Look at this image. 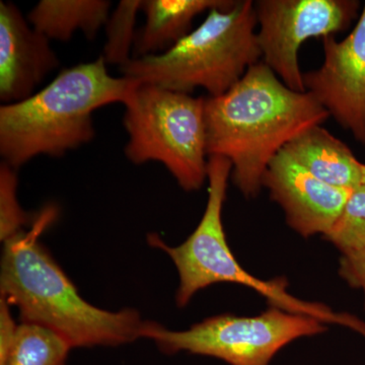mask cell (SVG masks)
Instances as JSON below:
<instances>
[{
    "label": "cell",
    "instance_id": "1",
    "mask_svg": "<svg viewBox=\"0 0 365 365\" xmlns=\"http://www.w3.org/2000/svg\"><path fill=\"white\" fill-rule=\"evenodd\" d=\"M328 118L311 93L290 90L260 61L227 93L205 98L208 158H227L237 188L255 198L273 158Z\"/></svg>",
    "mask_w": 365,
    "mask_h": 365
},
{
    "label": "cell",
    "instance_id": "2",
    "mask_svg": "<svg viewBox=\"0 0 365 365\" xmlns=\"http://www.w3.org/2000/svg\"><path fill=\"white\" fill-rule=\"evenodd\" d=\"M53 209L29 232L4 242L0 297L20 313L21 323L59 335L73 348L117 347L141 339L145 322L136 309L106 311L86 302L38 240L52 222Z\"/></svg>",
    "mask_w": 365,
    "mask_h": 365
},
{
    "label": "cell",
    "instance_id": "3",
    "mask_svg": "<svg viewBox=\"0 0 365 365\" xmlns=\"http://www.w3.org/2000/svg\"><path fill=\"white\" fill-rule=\"evenodd\" d=\"M138 81L114 78L101 55L59 72L30 98L0 107V155L14 169L38 155L60 158L95 138L93 114L124 105Z\"/></svg>",
    "mask_w": 365,
    "mask_h": 365
},
{
    "label": "cell",
    "instance_id": "4",
    "mask_svg": "<svg viewBox=\"0 0 365 365\" xmlns=\"http://www.w3.org/2000/svg\"><path fill=\"white\" fill-rule=\"evenodd\" d=\"M232 170V163L227 158H208L207 204L198 227L182 244L170 247L158 234L148 235V244L168 254L176 266L180 278L177 307H186L199 290L215 283H237L263 295L271 307L312 317L324 324L347 327L365 338V323L359 317L336 313L326 304L297 299L287 292L285 278L261 280L242 267L228 246L222 225L223 204Z\"/></svg>",
    "mask_w": 365,
    "mask_h": 365
},
{
    "label": "cell",
    "instance_id": "5",
    "mask_svg": "<svg viewBox=\"0 0 365 365\" xmlns=\"http://www.w3.org/2000/svg\"><path fill=\"white\" fill-rule=\"evenodd\" d=\"M254 1L237 0L209 11L205 20L168 51L131 58L122 76L168 90L191 93L197 88L220 97L237 85L262 54Z\"/></svg>",
    "mask_w": 365,
    "mask_h": 365
},
{
    "label": "cell",
    "instance_id": "6",
    "mask_svg": "<svg viewBox=\"0 0 365 365\" xmlns=\"http://www.w3.org/2000/svg\"><path fill=\"white\" fill-rule=\"evenodd\" d=\"M131 163H162L184 191L207 180L205 98L139 83L124 103Z\"/></svg>",
    "mask_w": 365,
    "mask_h": 365
},
{
    "label": "cell",
    "instance_id": "7",
    "mask_svg": "<svg viewBox=\"0 0 365 365\" xmlns=\"http://www.w3.org/2000/svg\"><path fill=\"white\" fill-rule=\"evenodd\" d=\"M326 330L319 319L271 307L256 317H211L184 331L146 321L141 339L153 341L163 354L188 352L230 365H269L292 341Z\"/></svg>",
    "mask_w": 365,
    "mask_h": 365
},
{
    "label": "cell",
    "instance_id": "8",
    "mask_svg": "<svg viewBox=\"0 0 365 365\" xmlns=\"http://www.w3.org/2000/svg\"><path fill=\"white\" fill-rule=\"evenodd\" d=\"M262 59L290 90L304 93L300 46L312 38L347 30L359 14L356 0H258L254 1Z\"/></svg>",
    "mask_w": 365,
    "mask_h": 365
},
{
    "label": "cell",
    "instance_id": "9",
    "mask_svg": "<svg viewBox=\"0 0 365 365\" xmlns=\"http://www.w3.org/2000/svg\"><path fill=\"white\" fill-rule=\"evenodd\" d=\"M323 64L304 73L307 93L345 130L365 145V4L352 32L323 38Z\"/></svg>",
    "mask_w": 365,
    "mask_h": 365
},
{
    "label": "cell",
    "instance_id": "10",
    "mask_svg": "<svg viewBox=\"0 0 365 365\" xmlns=\"http://www.w3.org/2000/svg\"><path fill=\"white\" fill-rule=\"evenodd\" d=\"M262 187L283 209L287 225L304 237L328 234L353 191L321 181L283 150L268 165Z\"/></svg>",
    "mask_w": 365,
    "mask_h": 365
},
{
    "label": "cell",
    "instance_id": "11",
    "mask_svg": "<svg viewBox=\"0 0 365 365\" xmlns=\"http://www.w3.org/2000/svg\"><path fill=\"white\" fill-rule=\"evenodd\" d=\"M59 60L50 40L37 32L13 2H0V100L4 105L34 95Z\"/></svg>",
    "mask_w": 365,
    "mask_h": 365
},
{
    "label": "cell",
    "instance_id": "12",
    "mask_svg": "<svg viewBox=\"0 0 365 365\" xmlns=\"http://www.w3.org/2000/svg\"><path fill=\"white\" fill-rule=\"evenodd\" d=\"M283 151L307 172L331 186L355 189L362 184V163L347 144L322 125L300 134Z\"/></svg>",
    "mask_w": 365,
    "mask_h": 365
},
{
    "label": "cell",
    "instance_id": "13",
    "mask_svg": "<svg viewBox=\"0 0 365 365\" xmlns=\"http://www.w3.org/2000/svg\"><path fill=\"white\" fill-rule=\"evenodd\" d=\"M234 0H143V28L136 34L133 57L158 55L190 33L192 21L204 11L230 6Z\"/></svg>",
    "mask_w": 365,
    "mask_h": 365
},
{
    "label": "cell",
    "instance_id": "14",
    "mask_svg": "<svg viewBox=\"0 0 365 365\" xmlns=\"http://www.w3.org/2000/svg\"><path fill=\"white\" fill-rule=\"evenodd\" d=\"M107 0H42L28 14V21L47 39L69 41L78 31L95 39L110 16Z\"/></svg>",
    "mask_w": 365,
    "mask_h": 365
},
{
    "label": "cell",
    "instance_id": "15",
    "mask_svg": "<svg viewBox=\"0 0 365 365\" xmlns=\"http://www.w3.org/2000/svg\"><path fill=\"white\" fill-rule=\"evenodd\" d=\"M71 350L56 333L20 323L14 344L0 365H66Z\"/></svg>",
    "mask_w": 365,
    "mask_h": 365
},
{
    "label": "cell",
    "instance_id": "16",
    "mask_svg": "<svg viewBox=\"0 0 365 365\" xmlns=\"http://www.w3.org/2000/svg\"><path fill=\"white\" fill-rule=\"evenodd\" d=\"M143 0H122L106 24L107 41L102 56L106 63L125 66L132 58L135 43L137 14L141 11Z\"/></svg>",
    "mask_w": 365,
    "mask_h": 365
},
{
    "label": "cell",
    "instance_id": "17",
    "mask_svg": "<svg viewBox=\"0 0 365 365\" xmlns=\"http://www.w3.org/2000/svg\"><path fill=\"white\" fill-rule=\"evenodd\" d=\"M324 237L332 242L341 253L364 244L365 184L353 189L339 220Z\"/></svg>",
    "mask_w": 365,
    "mask_h": 365
},
{
    "label": "cell",
    "instance_id": "18",
    "mask_svg": "<svg viewBox=\"0 0 365 365\" xmlns=\"http://www.w3.org/2000/svg\"><path fill=\"white\" fill-rule=\"evenodd\" d=\"M16 169L6 163L0 167V240L2 242L23 232L33 217L21 207L16 198Z\"/></svg>",
    "mask_w": 365,
    "mask_h": 365
},
{
    "label": "cell",
    "instance_id": "19",
    "mask_svg": "<svg viewBox=\"0 0 365 365\" xmlns=\"http://www.w3.org/2000/svg\"><path fill=\"white\" fill-rule=\"evenodd\" d=\"M339 274L349 287L364 292L365 309V242L342 253Z\"/></svg>",
    "mask_w": 365,
    "mask_h": 365
},
{
    "label": "cell",
    "instance_id": "20",
    "mask_svg": "<svg viewBox=\"0 0 365 365\" xmlns=\"http://www.w3.org/2000/svg\"><path fill=\"white\" fill-rule=\"evenodd\" d=\"M18 328L19 324L16 323L11 314V304L4 297H0V361L9 354Z\"/></svg>",
    "mask_w": 365,
    "mask_h": 365
},
{
    "label": "cell",
    "instance_id": "21",
    "mask_svg": "<svg viewBox=\"0 0 365 365\" xmlns=\"http://www.w3.org/2000/svg\"><path fill=\"white\" fill-rule=\"evenodd\" d=\"M362 184H365V165L362 163Z\"/></svg>",
    "mask_w": 365,
    "mask_h": 365
}]
</instances>
